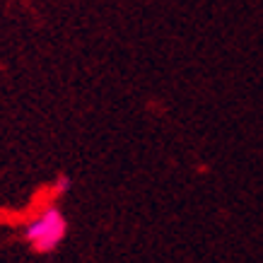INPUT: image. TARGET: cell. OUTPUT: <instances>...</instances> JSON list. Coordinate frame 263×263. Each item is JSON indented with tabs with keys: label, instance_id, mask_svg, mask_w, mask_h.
I'll list each match as a JSON object with an SVG mask.
<instances>
[{
	"label": "cell",
	"instance_id": "6da1fadb",
	"mask_svg": "<svg viewBox=\"0 0 263 263\" xmlns=\"http://www.w3.org/2000/svg\"><path fill=\"white\" fill-rule=\"evenodd\" d=\"M63 237H65V217L56 208L44 210L24 230V239L32 244V249L36 254H51V251H56L61 247Z\"/></svg>",
	"mask_w": 263,
	"mask_h": 263
}]
</instances>
